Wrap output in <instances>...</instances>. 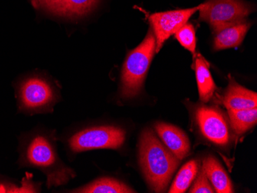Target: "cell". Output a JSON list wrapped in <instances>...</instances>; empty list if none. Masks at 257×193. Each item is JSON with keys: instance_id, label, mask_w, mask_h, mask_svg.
I'll use <instances>...</instances> for the list:
<instances>
[{"instance_id": "obj_6", "label": "cell", "mask_w": 257, "mask_h": 193, "mask_svg": "<svg viewBox=\"0 0 257 193\" xmlns=\"http://www.w3.org/2000/svg\"><path fill=\"white\" fill-rule=\"evenodd\" d=\"M57 99L54 86L43 76H31L20 85L19 101L22 110L29 112L49 111Z\"/></svg>"}, {"instance_id": "obj_9", "label": "cell", "mask_w": 257, "mask_h": 193, "mask_svg": "<svg viewBox=\"0 0 257 193\" xmlns=\"http://www.w3.org/2000/svg\"><path fill=\"white\" fill-rule=\"evenodd\" d=\"M36 8L57 17L79 19L96 8L99 0H31Z\"/></svg>"}, {"instance_id": "obj_11", "label": "cell", "mask_w": 257, "mask_h": 193, "mask_svg": "<svg viewBox=\"0 0 257 193\" xmlns=\"http://www.w3.org/2000/svg\"><path fill=\"white\" fill-rule=\"evenodd\" d=\"M223 104L228 110H242L257 106V94L230 80L223 98Z\"/></svg>"}, {"instance_id": "obj_19", "label": "cell", "mask_w": 257, "mask_h": 193, "mask_svg": "<svg viewBox=\"0 0 257 193\" xmlns=\"http://www.w3.org/2000/svg\"><path fill=\"white\" fill-rule=\"evenodd\" d=\"M199 172V171H198ZM190 192L191 193H213L215 192L214 188L209 183V180L206 175L203 168L200 170L198 173L197 178L193 183V187L190 188Z\"/></svg>"}, {"instance_id": "obj_3", "label": "cell", "mask_w": 257, "mask_h": 193, "mask_svg": "<svg viewBox=\"0 0 257 193\" xmlns=\"http://www.w3.org/2000/svg\"><path fill=\"white\" fill-rule=\"evenodd\" d=\"M155 52V36L150 29L144 41L125 59L121 76V96L123 99H133L140 93Z\"/></svg>"}, {"instance_id": "obj_8", "label": "cell", "mask_w": 257, "mask_h": 193, "mask_svg": "<svg viewBox=\"0 0 257 193\" xmlns=\"http://www.w3.org/2000/svg\"><path fill=\"white\" fill-rule=\"evenodd\" d=\"M200 132L206 139L219 146H226L230 141L229 126L220 111L211 106H201L196 111Z\"/></svg>"}, {"instance_id": "obj_2", "label": "cell", "mask_w": 257, "mask_h": 193, "mask_svg": "<svg viewBox=\"0 0 257 193\" xmlns=\"http://www.w3.org/2000/svg\"><path fill=\"white\" fill-rule=\"evenodd\" d=\"M27 165L38 168L46 174L47 186H60L75 176L72 168L58 156L53 139L46 134H37L30 139L23 153Z\"/></svg>"}, {"instance_id": "obj_18", "label": "cell", "mask_w": 257, "mask_h": 193, "mask_svg": "<svg viewBox=\"0 0 257 193\" xmlns=\"http://www.w3.org/2000/svg\"><path fill=\"white\" fill-rule=\"evenodd\" d=\"M175 37L181 44L182 47L194 54L196 52V31L193 24H185L175 33Z\"/></svg>"}, {"instance_id": "obj_5", "label": "cell", "mask_w": 257, "mask_h": 193, "mask_svg": "<svg viewBox=\"0 0 257 193\" xmlns=\"http://www.w3.org/2000/svg\"><path fill=\"white\" fill-rule=\"evenodd\" d=\"M125 132L116 126H102L79 131L69 140L75 152L97 149H119L125 142Z\"/></svg>"}, {"instance_id": "obj_14", "label": "cell", "mask_w": 257, "mask_h": 193, "mask_svg": "<svg viewBox=\"0 0 257 193\" xmlns=\"http://www.w3.org/2000/svg\"><path fill=\"white\" fill-rule=\"evenodd\" d=\"M194 69L200 100L203 103H208L213 97L216 86L209 70V64L200 54L196 56Z\"/></svg>"}, {"instance_id": "obj_16", "label": "cell", "mask_w": 257, "mask_h": 193, "mask_svg": "<svg viewBox=\"0 0 257 193\" xmlns=\"http://www.w3.org/2000/svg\"><path fill=\"white\" fill-rule=\"evenodd\" d=\"M231 126L238 135H242L253 127L257 122V109L228 110Z\"/></svg>"}, {"instance_id": "obj_17", "label": "cell", "mask_w": 257, "mask_h": 193, "mask_svg": "<svg viewBox=\"0 0 257 193\" xmlns=\"http://www.w3.org/2000/svg\"><path fill=\"white\" fill-rule=\"evenodd\" d=\"M199 167L200 163L196 160H191L185 164L177 174L169 192H185L196 178Z\"/></svg>"}, {"instance_id": "obj_10", "label": "cell", "mask_w": 257, "mask_h": 193, "mask_svg": "<svg viewBox=\"0 0 257 193\" xmlns=\"http://www.w3.org/2000/svg\"><path fill=\"white\" fill-rule=\"evenodd\" d=\"M155 129L163 143L179 160L188 155L190 152V140L181 129L163 122L156 124Z\"/></svg>"}, {"instance_id": "obj_7", "label": "cell", "mask_w": 257, "mask_h": 193, "mask_svg": "<svg viewBox=\"0 0 257 193\" xmlns=\"http://www.w3.org/2000/svg\"><path fill=\"white\" fill-rule=\"evenodd\" d=\"M199 8L200 6L193 8L170 10L149 15V22L154 30L156 38V52L160 51L166 40L187 24Z\"/></svg>"}, {"instance_id": "obj_15", "label": "cell", "mask_w": 257, "mask_h": 193, "mask_svg": "<svg viewBox=\"0 0 257 193\" xmlns=\"http://www.w3.org/2000/svg\"><path fill=\"white\" fill-rule=\"evenodd\" d=\"M73 192L131 193L136 191L119 180L104 177L92 181L85 186L73 190Z\"/></svg>"}, {"instance_id": "obj_1", "label": "cell", "mask_w": 257, "mask_h": 193, "mask_svg": "<svg viewBox=\"0 0 257 193\" xmlns=\"http://www.w3.org/2000/svg\"><path fill=\"white\" fill-rule=\"evenodd\" d=\"M139 157L150 188L156 192L165 191L180 164L178 158L150 129H145L141 135Z\"/></svg>"}, {"instance_id": "obj_13", "label": "cell", "mask_w": 257, "mask_h": 193, "mask_svg": "<svg viewBox=\"0 0 257 193\" xmlns=\"http://www.w3.org/2000/svg\"><path fill=\"white\" fill-rule=\"evenodd\" d=\"M202 168L211 181L216 192H233V187L229 175L215 157L211 155L206 157L203 159Z\"/></svg>"}, {"instance_id": "obj_12", "label": "cell", "mask_w": 257, "mask_h": 193, "mask_svg": "<svg viewBox=\"0 0 257 193\" xmlns=\"http://www.w3.org/2000/svg\"><path fill=\"white\" fill-rule=\"evenodd\" d=\"M250 25L249 23L244 20L218 31L216 33L213 43L214 50L218 51L239 47L245 38Z\"/></svg>"}, {"instance_id": "obj_4", "label": "cell", "mask_w": 257, "mask_h": 193, "mask_svg": "<svg viewBox=\"0 0 257 193\" xmlns=\"http://www.w3.org/2000/svg\"><path fill=\"white\" fill-rule=\"evenodd\" d=\"M199 20L206 22L215 33L244 21L253 11L252 6L242 0H208L200 5Z\"/></svg>"}]
</instances>
